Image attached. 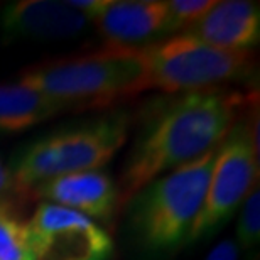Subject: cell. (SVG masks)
<instances>
[{
    "label": "cell",
    "mask_w": 260,
    "mask_h": 260,
    "mask_svg": "<svg viewBox=\"0 0 260 260\" xmlns=\"http://www.w3.org/2000/svg\"><path fill=\"white\" fill-rule=\"evenodd\" d=\"M252 103L248 113L233 123L218 147L206 196L198 215L189 243L206 242L221 232L235 216L243 200L258 184V110Z\"/></svg>",
    "instance_id": "6"
},
{
    "label": "cell",
    "mask_w": 260,
    "mask_h": 260,
    "mask_svg": "<svg viewBox=\"0 0 260 260\" xmlns=\"http://www.w3.org/2000/svg\"><path fill=\"white\" fill-rule=\"evenodd\" d=\"M27 223L39 260H110L115 252L100 223L53 203L41 201Z\"/></svg>",
    "instance_id": "7"
},
{
    "label": "cell",
    "mask_w": 260,
    "mask_h": 260,
    "mask_svg": "<svg viewBox=\"0 0 260 260\" xmlns=\"http://www.w3.org/2000/svg\"><path fill=\"white\" fill-rule=\"evenodd\" d=\"M30 194L41 201L78 211L93 221H110L120 210L118 186L107 171L63 174L38 184Z\"/></svg>",
    "instance_id": "9"
},
{
    "label": "cell",
    "mask_w": 260,
    "mask_h": 260,
    "mask_svg": "<svg viewBox=\"0 0 260 260\" xmlns=\"http://www.w3.org/2000/svg\"><path fill=\"white\" fill-rule=\"evenodd\" d=\"M238 255H240V250H238L235 240L225 238L213 247V250H210L205 260H238Z\"/></svg>",
    "instance_id": "18"
},
{
    "label": "cell",
    "mask_w": 260,
    "mask_h": 260,
    "mask_svg": "<svg viewBox=\"0 0 260 260\" xmlns=\"http://www.w3.org/2000/svg\"><path fill=\"white\" fill-rule=\"evenodd\" d=\"M24 198L25 194L17 188L10 169L0 159V208L15 211V208Z\"/></svg>",
    "instance_id": "16"
},
{
    "label": "cell",
    "mask_w": 260,
    "mask_h": 260,
    "mask_svg": "<svg viewBox=\"0 0 260 260\" xmlns=\"http://www.w3.org/2000/svg\"><path fill=\"white\" fill-rule=\"evenodd\" d=\"M184 34L218 48L252 51L260 43V5L250 0L215 2Z\"/></svg>",
    "instance_id": "11"
},
{
    "label": "cell",
    "mask_w": 260,
    "mask_h": 260,
    "mask_svg": "<svg viewBox=\"0 0 260 260\" xmlns=\"http://www.w3.org/2000/svg\"><path fill=\"white\" fill-rule=\"evenodd\" d=\"M0 260H39L29 223L5 208H0Z\"/></svg>",
    "instance_id": "13"
},
{
    "label": "cell",
    "mask_w": 260,
    "mask_h": 260,
    "mask_svg": "<svg viewBox=\"0 0 260 260\" xmlns=\"http://www.w3.org/2000/svg\"><path fill=\"white\" fill-rule=\"evenodd\" d=\"M66 2L70 7L93 20L112 4V0H66Z\"/></svg>",
    "instance_id": "17"
},
{
    "label": "cell",
    "mask_w": 260,
    "mask_h": 260,
    "mask_svg": "<svg viewBox=\"0 0 260 260\" xmlns=\"http://www.w3.org/2000/svg\"><path fill=\"white\" fill-rule=\"evenodd\" d=\"M142 91L166 95L221 88L252 76L253 51H233L203 43L184 32L137 48Z\"/></svg>",
    "instance_id": "5"
},
{
    "label": "cell",
    "mask_w": 260,
    "mask_h": 260,
    "mask_svg": "<svg viewBox=\"0 0 260 260\" xmlns=\"http://www.w3.org/2000/svg\"><path fill=\"white\" fill-rule=\"evenodd\" d=\"M235 243L238 250L245 252L248 260H253V255H258L260 243V191L258 184L252 188L250 193L243 200L238 215Z\"/></svg>",
    "instance_id": "14"
},
{
    "label": "cell",
    "mask_w": 260,
    "mask_h": 260,
    "mask_svg": "<svg viewBox=\"0 0 260 260\" xmlns=\"http://www.w3.org/2000/svg\"><path fill=\"white\" fill-rule=\"evenodd\" d=\"M17 81L71 110H96L142 93V63L137 48L103 46L88 54L29 66Z\"/></svg>",
    "instance_id": "3"
},
{
    "label": "cell",
    "mask_w": 260,
    "mask_h": 260,
    "mask_svg": "<svg viewBox=\"0 0 260 260\" xmlns=\"http://www.w3.org/2000/svg\"><path fill=\"white\" fill-rule=\"evenodd\" d=\"M63 112L71 108L19 81L0 83V134H20Z\"/></svg>",
    "instance_id": "12"
},
{
    "label": "cell",
    "mask_w": 260,
    "mask_h": 260,
    "mask_svg": "<svg viewBox=\"0 0 260 260\" xmlns=\"http://www.w3.org/2000/svg\"><path fill=\"white\" fill-rule=\"evenodd\" d=\"M130 123L125 110H110L36 139L10 164L15 184L27 196L48 179L105 168L125 145Z\"/></svg>",
    "instance_id": "4"
},
{
    "label": "cell",
    "mask_w": 260,
    "mask_h": 260,
    "mask_svg": "<svg viewBox=\"0 0 260 260\" xmlns=\"http://www.w3.org/2000/svg\"><path fill=\"white\" fill-rule=\"evenodd\" d=\"M91 20L68 5L54 0H17L0 12V32L7 43L15 41H64L80 38Z\"/></svg>",
    "instance_id": "8"
},
{
    "label": "cell",
    "mask_w": 260,
    "mask_h": 260,
    "mask_svg": "<svg viewBox=\"0 0 260 260\" xmlns=\"http://www.w3.org/2000/svg\"><path fill=\"white\" fill-rule=\"evenodd\" d=\"M91 24L107 46L144 48L169 38L166 0H112Z\"/></svg>",
    "instance_id": "10"
},
{
    "label": "cell",
    "mask_w": 260,
    "mask_h": 260,
    "mask_svg": "<svg viewBox=\"0 0 260 260\" xmlns=\"http://www.w3.org/2000/svg\"><path fill=\"white\" fill-rule=\"evenodd\" d=\"M218 147L166 173L140 189L128 206V230L145 255H168L188 245L205 201Z\"/></svg>",
    "instance_id": "2"
},
{
    "label": "cell",
    "mask_w": 260,
    "mask_h": 260,
    "mask_svg": "<svg viewBox=\"0 0 260 260\" xmlns=\"http://www.w3.org/2000/svg\"><path fill=\"white\" fill-rule=\"evenodd\" d=\"M252 102L225 86L149 102L117 184L120 208L154 179L220 147Z\"/></svg>",
    "instance_id": "1"
},
{
    "label": "cell",
    "mask_w": 260,
    "mask_h": 260,
    "mask_svg": "<svg viewBox=\"0 0 260 260\" xmlns=\"http://www.w3.org/2000/svg\"><path fill=\"white\" fill-rule=\"evenodd\" d=\"M216 0H166L168 4L169 36L184 32L215 5Z\"/></svg>",
    "instance_id": "15"
}]
</instances>
